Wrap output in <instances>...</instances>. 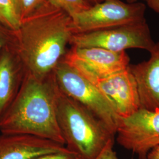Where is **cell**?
Listing matches in <instances>:
<instances>
[{
	"label": "cell",
	"instance_id": "obj_21",
	"mask_svg": "<svg viewBox=\"0 0 159 159\" xmlns=\"http://www.w3.org/2000/svg\"><path fill=\"white\" fill-rule=\"evenodd\" d=\"M84 1H85L87 3H88L90 6H91L106 1H108V0H84Z\"/></svg>",
	"mask_w": 159,
	"mask_h": 159
},
{
	"label": "cell",
	"instance_id": "obj_16",
	"mask_svg": "<svg viewBox=\"0 0 159 159\" xmlns=\"http://www.w3.org/2000/svg\"><path fill=\"white\" fill-rule=\"evenodd\" d=\"M15 40L14 32L0 25V52L2 48Z\"/></svg>",
	"mask_w": 159,
	"mask_h": 159
},
{
	"label": "cell",
	"instance_id": "obj_15",
	"mask_svg": "<svg viewBox=\"0 0 159 159\" xmlns=\"http://www.w3.org/2000/svg\"><path fill=\"white\" fill-rule=\"evenodd\" d=\"M15 2L21 23L47 3L46 0H15Z\"/></svg>",
	"mask_w": 159,
	"mask_h": 159
},
{
	"label": "cell",
	"instance_id": "obj_18",
	"mask_svg": "<svg viewBox=\"0 0 159 159\" xmlns=\"http://www.w3.org/2000/svg\"><path fill=\"white\" fill-rule=\"evenodd\" d=\"M114 143H110L95 159H119L113 150Z\"/></svg>",
	"mask_w": 159,
	"mask_h": 159
},
{
	"label": "cell",
	"instance_id": "obj_11",
	"mask_svg": "<svg viewBox=\"0 0 159 159\" xmlns=\"http://www.w3.org/2000/svg\"><path fill=\"white\" fill-rule=\"evenodd\" d=\"M66 149L60 143L32 135H0V159H33Z\"/></svg>",
	"mask_w": 159,
	"mask_h": 159
},
{
	"label": "cell",
	"instance_id": "obj_8",
	"mask_svg": "<svg viewBox=\"0 0 159 159\" xmlns=\"http://www.w3.org/2000/svg\"><path fill=\"white\" fill-rule=\"evenodd\" d=\"M62 60L93 84L125 70L130 64L125 51L114 52L94 47H72Z\"/></svg>",
	"mask_w": 159,
	"mask_h": 159
},
{
	"label": "cell",
	"instance_id": "obj_3",
	"mask_svg": "<svg viewBox=\"0 0 159 159\" xmlns=\"http://www.w3.org/2000/svg\"><path fill=\"white\" fill-rule=\"evenodd\" d=\"M57 116L65 147L79 159H95L108 144L114 143L116 134L103 121L60 90Z\"/></svg>",
	"mask_w": 159,
	"mask_h": 159
},
{
	"label": "cell",
	"instance_id": "obj_20",
	"mask_svg": "<svg viewBox=\"0 0 159 159\" xmlns=\"http://www.w3.org/2000/svg\"><path fill=\"white\" fill-rule=\"evenodd\" d=\"M147 159H159V145L152 148L149 152Z\"/></svg>",
	"mask_w": 159,
	"mask_h": 159
},
{
	"label": "cell",
	"instance_id": "obj_13",
	"mask_svg": "<svg viewBox=\"0 0 159 159\" xmlns=\"http://www.w3.org/2000/svg\"><path fill=\"white\" fill-rule=\"evenodd\" d=\"M0 25L12 32L20 29L21 21L15 0H0Z\"/></svg>",
	"mask_w": 159,
	"mask_h": 159
},
{
	"label": "cell",
	"instance_id": "obj_4",
	"mask_svg": "<svg viewBox=\"0 0 159 159\" xmlns=\"http://www.w3.org/2000/svg\"><path fill=\"white\" fill-rule=\"evenodd\" d=\"M54 73L60 91L91 110L116 134L120 117L112 104L96 85L63 60Z\"/></svg>",
	"mask_w": 159,
	"mask_h": 159
},
{
	"label": "cell",
	"instance_id": "obj_17",
	"mask_svg": "<svg viewBox=\"0 0 159 159\" xmlns=\"http://www.w3.org/2000/svg\"><path fill=\"white\" fill-rule=\"evenodd\" d=\"M33 159H79L76 154L67 149L63 152L41 156Z\"/></svg>",
	"mask_w": 159,
	"mask_h": 159
},
{
	"label": "cell",
	"instance_id": "obj_12",
	"mask_svg": "<svg viewBox=\"0 0 159 159\" xmlns=\"http://www.w3.org/2000/svg\"><path fill=\"white\" fill-rule=\"evenodd\" d=\"M149 59L129 68L136 81L141 108L159 110V42L149 51Z\"/></svg>",
	"mask_w": 159,
	"mask_h": 159
},
{
	"label": "cell",
	"instance_id": "obj_10",
	"mask_svg": "<svg viewBox=\"0 0 159 159\" xmlns=\"http://www.w3.org/2000/svg\"><path fill=\"white\" fill-rule=\"evenodd\" d=\"M25 73L14 40L0 52V120L17 96Z\"/></svg>",
	"mask_w": 159,
	"mask_h": 159
},
{
	"label": "cell",
	"instance_id": "obj_5",
	"mask_svg": "<svg viewBox=\"0 0 159 159\" xmlns=\"http://www.w3.org/2000/svg\"><path fill=\"white\" fill-rule=\"evenodd\" d=\"M146 20L111 29L74 34L70 41L72 47L100 48L114 52L130 48L150 51L155 44Z\"/></svg>",
	"mask_w": 159,
	"mask_h": 159
},
{
	"label": "cell",
	"instance_id": "obj_14",
	"mask_svg": "<svg viewBox=\"0 0 159 159\" xmlns=\"http://www.w3.org/2000/svg\"><path fill=\"white\" fill-rule=\"evenodd\" d=\"M46 1L51 6L66 12L71 17L91 7L84 0H46Z\"/></svg>",
	"mask_w": 159,
	"mask_h": 159
},
{
	"label": "cell",
	"instance_id": "obj_2",
	"mask_svg": "<svg viewBox=\"0 0 159 159\" xmlns=\"http://www.w3.org/2000/svg\"><path fill=\"white\" fill-rule=\"evenodd\" d=\"M54 73L38 79L26 72L17 96L0 120L5 134H29L64 144L57 121L59 94Z\"/></svg>",
	"mask_w": 159,
	"mask_h": 159
},
{
	"label": "cell",
	"instance_id": "obj_1",
	"mask_svg": "<svg viewBox=\"0 0 159 159\" xmlns=\"http://www.w3.org/2000/svg\"><path fill=\"white\" fill-rule=\"evenodd\" d=\"M14 34L26 72L44 79L54 72L63 59L74 31L71 17L47 3L22 21Z\"/></svg>",
	"mask_w": 159,
	"mask_h": 159
},
{
	"label": "cell",
	"instance_id": "obj_19",
	"mask_svg": "<svg viewBox=\"0 0 159 159\" xmlns=\"http://www.w3.org/2000/svg\"><path fill=\"white\" fill-rule=\"evenodd\" d=\"M146 1L152 10L159 14V0H146Z\"/></svg>",
	"mask_w": 159,
	"mask_h": 159
},
{
	"label": "cell",
	"instance_id": "obj_22",
	"mask_svg": "<svg viewBox=\"0 0 159 159\" xmlns=\"http://www.w3.org/2000/svg\"><path fill=\"white\" fill-rule=\"evenodd\" d=\"M139 1H146V0H125L126 2H128V3H135L137 2H140Z\"/></svg>",
	"mask_w": 159,
	"mask_h": 159
},
{
	"label": "cell",
	"instance_id": "obj_9",
	"mask_svg": "<svg viewBox=\"0 0 159 159\" xmlns=\"http://www.w3.org/2000/svg\"><path fill=\"white\" fill-rule=\"evenodd\" d=\"M93 84L112 104L120 117H125L141 108L136 81L129 68Z\"/></svg>",
	"mask_w": 159,
	"mask_h": 159
},
{
	"label": "cell",
	"instance_id": "obj_7",
	"mask_svg": "<svg viewBox=\"0 0 159 159\" xmlns=\"http://www.w3.org/2000/svg\"><path fill=\"white\" fill-rule=\"evenodd\" d=\"M121 146L147 159L149 152L159 145V110L140 108L125 117H120L116 131Z\"/></svg>",
	"mask_w": 159,
	"mask_h": 159
},
{
	"label": "cell",
	"instance_id": "obj_6",
	"mask_svg": "<svg viewBox=\"0 0 159 159\" xmlns=\"http://www.w3.org/2000/svg\"><path fill=\"white\" fill-rule=\"evenodd\" d=\"M146 5L108 0L91 6L71 17L74 34L111 29L146 20Z\"/></svg>",
	"mask_w": 159,
	"mask_h": 159
}]
</instances>
